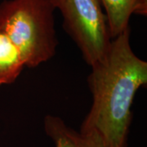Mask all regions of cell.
<instances>
[{
    "mask_svg": "<svg viewBox=\"0 0 147 147\" xmlns=\"http://www.w3.org/2000/svg\"><path fill=\"white\" fill-rule=\"evenodd\" d=\"M130 34L129 26L113 38L88 77L92 103L79 131L97 132L105 147L127 146L131 105L137 91L147 84V62L132 51Z\"/></svg>",
    "mask_w": 147,
    "mask_h": 147,
    "instance_id": "obj_1",
    "label": "cell"
},
{
    "mask_svg": "<svg viewBox=\"0 0 147 147\" xmlns=\"http://www.w3.org/2000/svg\"><path fill=\"white\" fill-rule=\"evenodd\" d=\"M51 0H4L0 3V30L19 49L29 68L55 56L58 39Z\"/></svg>",
    "mask_w": 147,
    "mask_h": 147,
    "instance_id": "obj_2",
    "label": "cell"
},
{
    "mask_svg": "<svg viewBox=\"0 0 147 147\" xmlns=\"http://www.w3.org/2000/svg\"><path fill=\"white\" fill-rule=\"evenodd\" d=\"M63 16V27L88 65L100 61L111 42L106 16L99 0H51Z\"/></svg>",
    "mask_w": 147,
    "mask_h": 147,
    "instance_id": "obj_3",
    "label": "cell"
},
{
    "mask_svg": "<svg viewBox=\"0 0 147 147\" xmlns=\"http://www.w3.org/2000/svg\"><path fill=\"white\" fill-rule=\"evenodd\" d=\"M44 131L55 147H105L100 135L94 131H77L62 119L47 115L43 121Z\"/></svg>",
    "mask_w": 147,
    "mask_h": 147,
    "instance_id": "obj_4",
    "label": "cell"
},
{
    "mask_svg": "<svg viewBox=\"0 0 147 147\" xmlns=\"http://www.w3.org/2000/svg\"><path fill=\"white\" fill-rule=\"evenodd\" d=\"M104 7L111 38L129 27L131 15H147V0H99Z\"/></svg>",
    "mask_w": 147,
    "mask_h": 147,
    "instance_id": "obj_5",
    "label": "cell"
},
{
    "mask_svg": "<svg viewBox=\"0 0 147 147\" xmlns=\"http://www.w3.org/2000/svg\"><path fill=\"white\" fill-rule=\"evenodd\" d=\"M25 66L19 49L0 30V86L13 84Z\"/></svg>",
    "mask_w": 147,
    "mask_h": 147,
    "instance_id": "obj_6",
    "label": "cell"
}]
</instances>
